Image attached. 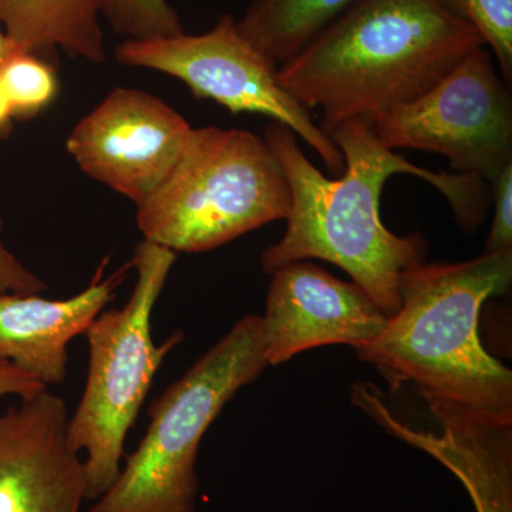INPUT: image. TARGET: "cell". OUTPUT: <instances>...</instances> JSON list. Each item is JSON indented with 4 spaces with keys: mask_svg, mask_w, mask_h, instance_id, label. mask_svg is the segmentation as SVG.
<instances>
[{
    "mask_svg": "<svg viewBox=\"0 0 512 512\" xmlns=\"http://www.w3.org/2000/svg\"><path fill=\"white\" fill-rule=\"evenodd\" d=\"M512 248L463 262L412 266L400 282V308L357 357L390 387L413 383L426 403L512 421V372L484 349L485 302L510 291Z\"/></svg>",
    "mask_w": 512,
    "mask_h": 512,
    "instance_id": "3957f363",
    "label": "cell"
},
{
    "mask_svg": "<svg viewBox=\"0 0 512 512\" xmlns=\"http://www.w3.org/2000/svg\"><path fill=\"white\" fill-rule=\"evenodd\" d=\"M261 322L266 363L278 366L319 346L362 348L380 335L387 316L355 282L301 261L272 274Z\"/></svg>",
    "mask_w": 512,
    "mask_h": 512,
    "instance_id": "8fae6325",
    "label": "cell"
},
{
    "mask_svg": "<svg viewBox=\"0 0 512 512\" xmlns=\"http://www.w3.org/2000/svg\"><path fill=\"white\" fill-rule=\"evenodd\" d=\"M192 127L163 100L114 89L67 138L83 173L140 205L177 164Z\"/></svg>",
    "mask_w": 512,
    "mask_h": 512,
    "instance_id": "9c48e42d",
    "label": "cell"
},
{
    "mask_svg": "<svg viewBox=\"0 0 512 512\" xmlns=\"http://www.w3.org/2000/svg\"><path fill=\"white\" fill-rule=\"evenodd\" d=\"M101 18L126 40H146L184 33L180 16L168 0H96Z\"/></svg>",
    "mask_w": 512,
    "mask_h": 512,
    "instance_id": "e0dca14e",
    "label": "cell"
},
{
    "mask_svg": "<svg viewBox=\"0 0 512 512\" xmlns=\"http://www.w3.org/2000/svg\"><path fill=\"white\" fill-rule=\"evenodd\" d=\"M177 261V252L143 241L134 249L131 269L137 279L130 299L119 309L103 311L86 336L89 372L82 399L67 421V439L84 451L89 500H97L116 480L133 429L168 353L180 345L174 332L157 345L153 338L154 308Z\"/></svg>",
    "mask_w": 512,
    "mask_h": 512,
    "instance_id": "8992f818",
    "label": "cell"
},
{
    "mask_svg": "<svg viewBox=\"0 0 512 512\" xmlns=\"http://www.w3.org/2000/svg\"><path fill=\"white\" fill-rule=\"evenodd\" d=\"M3 220L0 217V235ZM47 291V284L29 271L3 244L0 237V295L5 293H40Z\"/></svg>",
    "mask_w": 512,
    "mask_h": 512,
    "instance_id": "ffe728a7",
    "label": "cell"
},
{
    "mask_svg": "<svg viewBox=\"0 0 512 512\" xmlns=\"http://www.w3.org/2000/svg\"><path fill=\"white\" fill-rule=\"evenodd\" d=\"M107 259L92 282L72 298L52 301L39 293L0 295V360L12 363L49 389L67 377V346L86 335L94 319L116 298L130 264L103 278Z\"/></svg>",
    "mask_w": 512,
    "mask_h": 512,
    "instance_id": "4fadbf2b",
    "label": "cell"
},
{
    "mask_svg": "<svg viewBox=\"0 0 512 512\" xmlns=\"http://www.w3.org/2000/svg\"><path fill=\"white\" fill-rule=\"evenodd\" d=\"M121 64L157 70L187 84L198 99L221 104L232 114H259L291 128L318 153L328 170L340 173L345 158L328 134L278 82V66L242 35L231 15L201 35L124 40Z\"/></svg>",
    "mask_w": 512,
    "mask_h": 512,
    "instance_id": "52a82bcc",
    "label": "cell"
},
{
    "mask_svg": "<svg viewBox=\"0 0 512 512\" xmlns=\"http://www.w3.org/2000/svg\"><path fill=\"white\" fill-rule=\"evenodd\" d=\"M266 367L261 316H244L151 404L146 434L89 512H195L201 441Z\"/></svg>",
    "mask_w": 512,
    "mask_h": 512,
    "instance_id": "277c9868",
    "label": "cell"
},
{
    "mask_svg": "<svg viewBox=\"0 0 512 512\" xmlns=\"http://www.w3.org/2000/svg\"><path fill=\"white\" fill-rule=\"evenodd\" d=\"M291 188L264 137L214 126L192 128L177 164L137 205L146 241L174 252H205L278 220Z\"/></svg>",
    "mask_w": 512,
    "mask_h": 512,
    "instance_id": "5b68a950",
    "label": "cell"
},
{
    "mask_svg": "<svg viewBox=\"0 0 512 512\" xmlns=\"http://www.w3.org/2000/svg\"><path fill=\"white\" fill-rule=\"evenodd\" d=\"M444 3L477 30L484 45L490 47L503 80L512 82V0H443Z\"/></svg>",
    "mask_w": 512,
    "mask_h": 512,
    "instance_id": "ac0fdd59",
    "label": "cell"
},
{
    "mask_svg": "<svg viewBox=\"0 0 512 512\" xmlns=\"http://www.w3.org/2000/svg\"><path fill=\"white\" fill-rule=\"evenodd\" d=\"M96 0H0V28L19 50L56 49L92 63L106 60Z\"/></svg>",
    "mask_w": 512,
    "mask_h": 512,
    "instance_id": "5bb4252c",
    "label": "cell"
},
{
    "mask_svg": "<svg viewBox=\"0 0 512 512\" xmlns=\"http://www.w3.org/2000/svg\"><path fill=\"white\" fill-rule=\"evenodd\" d=\"M490 184L494 217L484 254L512 248V164L495 175Z\"/></svg>",
    "mask_w": 512,
    "mask_h": 512,
    "instance_id": "d6986e66",
    "label": "cell"
},
{
    "mask_svg": "<svg viewBox=\"0 0 512 512\" xmlns=\"http://www.w3.org/2000/svg\"><path fill=\"white\" fill-rule=\"evenodd\" d=\"M0 82L13 119L28 120L46 110L59 93L55 67L45 57L15 50L0 66Z\"/></svg>",
    "mask_w": 512,
    "mask_h": 512,
    "instance_id": "2e32d148",
    "label": "cell"
},
{
    "mask_svg": "<svg viewBox=\"0 0 512 512\" xmlns=\"http://www.w3.org/2000/svg\"><path fill=\"white\" fill-rule=\"evenodd\" d=\"M67 421L49 389L0 414V512H82L89 481Z\"/></svg>",
    "mask_w": 512,
    "mask_h": 512,
    "instance_id": "30bf717a",
    "label": "cell"
},
{
    "mask_svg": "<svg viewBox=\"0 0 512 512\" xmlns=\"http://www.w3.org/2000/svg\"><path fill=\"white\" fill-rule=\"evenodd\" d=\"M325 133L345 158L336 180L309 161L291 128L275 121L265 127L264 140L288 178L291 210L284 237L262 252V269L272 275L309 259L338 265L392 318L400 308L404 272L424 261L429 244L419 232L399 237L384 227V184L396 174L416 175L446 197L458 225L470 234L484 220L490 187L474 175L434 173L410 163L383 146L363 120L342 121Z\"/></svg>",
    "mask_w": 512,
    "mask_h": 512,
    "instance_id": "6da1fadb",
    "label": "cell"
},
{
    "mask_svg": "<svg viewBox=\"0 0 512 512\" xmlns=\"http://www.w3.org/2000/svg\"><path fill=\"white\" fill-rule=\"evenodd\" d=\"M352 403L390 436L439 460L467 488L477 512H512V421L443 403H427L440 433L416 430L393 416L375 384L352 386Z\"/></svg>",
    "mask_w": 512,
    "mask_h": 512,
    "instance_id": "7c38bea8",
    "label": "cell"
},
{
    "mask_svg": "<svg viewBox=\"0 0 512 512\" xmlns=\"http://www.w3.org/2000/svg\"><path fill=\"white\" fill-rule=\"evenodd\" d=\"M359 0H251L238 28L281 66L298 55Z\"/></svg>",
    "mask_w": 512,
    "mask_h": 512,
    "instance_id": "9a60e30c",
    "label": "cell"
},
{
    "mask_svg": "<svg viewBox=\"0 0 512 512\" xmlns=\"http://www.w3.org/2000/svg\"><path fill=\"white\" fill-rule=\"evenodd\" d=\"M46 389L42 383L26 375L12 363L0 360V397L15 396L26 400Z\"/></svg>",
    "mask_w": 512,
    "mask_h": 512,
    "instance_id": "44dd1931",
    "label": "cell"
},
{
    "mask_svg": "<svg viewBox=\"0 0 512 512\" xmlns=\"http://www.w3.org/2000/svg\"><path fill=\"white\" fill-rule=\"evenodd\" d=\"M483 37L443 0H359L278 67V82L323 131L373 121L429 92Z\"/></svg>",
    "mask_w": 512,
    "mask_h": 512,
    "instance_id": "7a4b0ae2",
    "label": "cell"
},
{
    "mask_svg": "<svg viewBox=\"0 0 512 512\" xmlns=\"http://www.w3.org/2000/svg\"><path fill=\"white\" fill-rule=\"evenodd\" d=\"M510 90L480 46L429 92L380 114L372 128L390 150L440 154L457 173L490 183L512 164Z\"/></svg>",
    "mask_w": 512,
    "mask_h": 512,
    "instance_id": "ba28073f",
    "label": "cell"
},
{
    "mask_svg": "<svg viewBox=\"0 0 512 512\" xmlns=\"http://www.w3.org/2000/svg\"><path fill=\"white\" fill-rule=\"evenodd\" d=\"M15 50H18V47L10 42L9 37L6 36L3 29L0 28V66L5 63V60L8 59Z\"/></svg>",
    "mask_w": 512,
    "mask_h": 512,
    "instance_id": "7402d4cb",
    "label": "cell"
}]
</instances>
